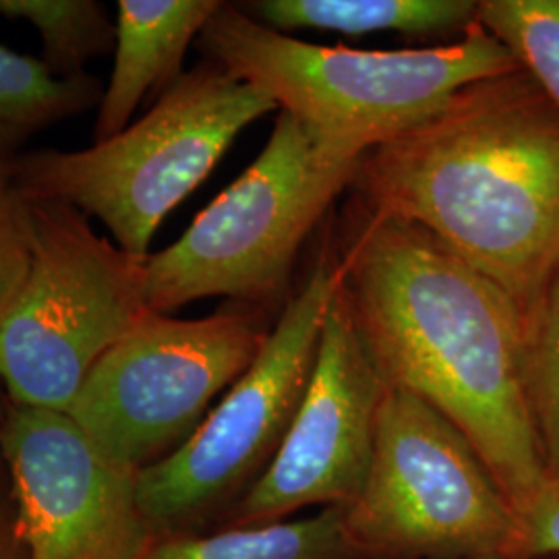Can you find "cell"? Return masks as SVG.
<instances>
[{"instance_id": "3", "label": "cell", "mask_w": 559, "mask_h": 559, "mask_svg": "<svg viewBox=\"0 0 559 559\" xmlns=\"http://www.w3.org/2000/svg\"><path fill=\"white\" fill-rule=\"evenodd\" d=\"M198 46L280 110L360 154L429 119L462 87L520 69L479 23L440 46L355 50L280 34L228 2L205 23Z\"/></svg>"}, {"instance_id": "11", "label": "cell", "mask_w": 559, "mask_h": 559, "mask_svg": "<svg viewBox=\"0 0 559 559\" xmlns=\"http://www.w3.org/2000/svg\"><path fill=\"white\" fill-rule=\"evenodd\" d=\"M388 392L390 383L336 288L311 378L278 454L222 526L272 524L309 508H348L369 475Z\"/></svg>"}, {"instance_id": "16", "label": "cell", "mask_w": 559, "mask_h": 559, "mask_svg": "<svg viewBox=\"0 0 559 559\" xmlns=\"http://www.w3.org/2000/svg\"><path fill=\"white\" fill-rule=\"evenodd\" d=\"M0 17L27 21L40 34L44 64L62 80L117 48V23L96 0H0Z\"/></svg>"}, {"instance_id": "24", "label": "cell", "mask_w": 559, "mask_h": 559, "mask_svg": "<svg viewBox=\"0 0 559 559\" xmlns=\"http://www.w3.org/2000/svg\"><path fill=\"white\" fill-rule=\"evenodd\" d=\"M480 559H506V558H480Z\"/></svg>"}, {"instance_id": "7", "label": "cell", "mask_w": 559, "mask_h": 559, "mask_svg": "<svg viewBox=\"0 0 559 559\" xmlns=\"http://www.w3.org/2000/svg\"><path fill=\"white\" fill-rule=\"evenodd\" d=\"M338 288L323 255L286 302L260 357L175 454L141 471V510L154 537L221 528L265 475L299 411Z\"/></svg>"}, {"instance_id": "12", "label": "cell", "mask_w": 559, "mask_h": 559, "mask_svg": "<svg viewBox=\"0 0 559 559\" xmlns=\"http://www.w3.org/2000/svg\"><path fill=\"white\" fill-rule=\"evenodd\" d=\"M221 0H119L110 83L94 127L96 143L119 135L152 94L179 80L189 46L221 9Z\"/></svg>"}, {"instance_id": "15", "label": "cell", "mask_w": 559, "mask_h": 559, "mask_svg": "<svg viewBox=\"0 0 559 559\" xmlns=\"http://www.w3.org/2000/svg\"><path fill=\"white\" fill-rule=\"evenodd\" d=\"M104 90L87 73L62 80L44 60L0 46V160H15L44 129L100 106Z\"/></svg>"}, {"instance_id": "6", "label": "cell", "mask_w": 559, "mask_h": 559, "mask_svg": "<svg viewBox=\"0 0 559 559\" xmlns=\"http://www.w3.org/2000/svg\"><path fill=\"white\" fill-rule=\"evenodd\" d=\"M25 200L32 263L0 320V383L11 404L69 413L94 365L150 313L143 260L80 210Z\"/></svg>"}, {"instance_id": "23", "label": "cell", "mask_w": 559, "mask_h": 559, "mask_svg": "<svg viewBox=\"0 0 559 559\" xmlns=\"http://www.w3.org/2000/svg\"><path fill=\"white\" fill-rule=\"evenodd\" d=\"M7 404H9V400H7V394H4V390H2V383H0V423H2V417H4Z\"/></svg>"}, {"instance_id": "8", "label": "cell", "mask_w": 559, "mask_h": 559, "mask_svg": "<svg viewBox=\"0 0 559 559\" xmlns=\"http://www.w3.org/2000/svg\"><path fill=\"white\" fill-rule=\"evenodd\" d=\"M344 514L367 559H519V512L475 445L400 388L383 400L369 475Z\"/></svg>"}, {"instance_id": "10", "label": "cell", "mask_w": 559, "mask_h": 559, "mask_svg": "<svg viewBox=\"0 0 559 559\" xmlns=\"http://www.w3.org/2000/svg\"><path fill=\"white\" fill-rule=\"evenodd\" d=\"M23 559H143L154 533L140 473L120 466L69 413L7 404L0 423Z\"/></svg>"}, {"instance_id": "9", "label": "cell", "mask_w": 559, "mask_h": 559, "mask_svg": "<svg viewBox=\"0 0 559 559\" xmlns=\"http://www.w3.org/2000/svg\"><path fill=\"white\" fill-rule=\"evenodd\" d=\"M272 313L226 302L201 320L150 311L102 357L69 415L119 462L141 473L175 454L260 357Z\"/></svg>"}, {"instance_id": "13", "label": "cell", "mask_w": 559, "mask_h": 559, "mask_svg": "<svg viewBox=\"0 0 559 559\" xmlns=\"http://www.w3.org/2000/svg\"><path fill=\"white\" fill-rule=\"evenodd\" d=\"M251 20L276 29H325L350 36L399 32L406 36L464 34L477 23L473 0H255L240 2Z\"/></svg>"}, {"instance_id": "17", "label": "cell", "mask_w": 559, "mask_h": 559, "mask_svg": "<svg viewBox=\"0 0 559 559\" xmlns=\"http://www.w3.org/2000/svg\"><path fill=\"white\" fill-rule=\"evenodd\" d=\"M522 385L547 475L559 480V265L522 318Z\"/></svg>"}, {"instance_id": "2", "label": "cell", "mask_w": 559, "mask_h": 559, "mask_svg": "<svg viewBox=\"0 0 559 559\" xmlns=\"http://www.w3.org/2000/svg\"><path fill=\"white\" fill-rule=\"evenodd\" d=\"M360 207L413 222L528 316L559 265V110L522 69L371 147Z\"/></svg>"}, {"instance_id": "18", "label": "cell", "mask_w": 559, "mask_h": 559, "mask_svg": "<svg viewBox=\"0 0 559 559\" xmlns=\"http://www.w3.org/2000/svg\"><path fill=\"white\" fill-rule=\"evenodd\" d=\"M477 23L559 110V0H483Z\"/></svg>"}, {"instance_id": "5", "label": "cell", "mask_w": 559, "mask_h": 559, "mask_svg": "<svg viewBox=\"0 0 559 559\" xmlns=\"http://www.w3.org/2000/svg\"><path fill=\"white\" fill-rule=\"evenodd\" d=\"M260 87L205 60L110 140L80 152L36 150L13 160V187L98 218L138 260L162 221L191 195L251 122L276 110Z\"/></svg>"}, {"instance_id": "14", "label": "cell", "mask_w": 559, "mask_h": 559, "mask_svg": "<svg viewBox=\"0 0 559 559\" xmlns=\"http://www.w3.org/2000/svg\"><path fill=\"white\" fill-rule=\"evenodd\" d=\"M143 559H367L346 526L344 508L260 526L156 537Z\"/></svg>"}, {"instance_id": "22", "label": "cell", "mask_w": 559, "mask_h": 559, "mask_svg": "<svg viewBox=\"0 0 559 559\" xmlns=\"http://www.w3.org/2000/svg\"><path fill=\"white\" fill-rule=\"evenodd\" d=\"M13 187V162L0 160V193Z\"/></svg>"}, {"instance_id": "1", "label": "cell", "mask_w": 559, "mask_h": 559, "mask_svg": "<svg viewBox=\"0 0 559 559\" xmlns=\"http://www.w3.org/2000/svg\"><path fill=\"white\" fill-rule=\"evenodd\" d=\"M338 288L390 388L452 420L520 512L547 468L522 385V316L413 222L359 210Z\"/></svg>"}, {"instance_id": "19", "label": "cell", "mask_w": 559, "mask_h": 559, "mask_svg": "<svg viewBox=\"0 0 559 559\" xmlns=\"http://www.w3.org/2000/svg\"><path fill=\"white\" fill-rule=\"evenodd\" d=\"M32 263L27 200L15 187L0 193V320L17 299Z\"/></svg>"}, {"instance_id": "21", "label": "cell", "mask_w": 559, "mask_h": 559, "mask_svg": "<svg viewBox=\"0 0 559 559\" xmlns=\"http://www.w3.org/2000/svg\"><path fill=\"white\" fill-rule=\"evenodd\" d=\"M0 559H23L17 531H15L13 500H11L9 477H7V466H4L2 454H0Z\"/></svg>"}, {"instance_id": "4", "label": "cell", "mask_w": 559, "mask_h": 559, "mask_svg": "<svg viewBox=\"0 0 559 559\" xmlns=\"http://www.w3.org/2000/svg\"><path fill=\"white\" fill-rule=\"evenodd\" d=\"M365 154L280 110L255 162L212 201L177 242L143 260L150 311L170 316L193 300L282 311L300 247Z\"/></svg>"}, {"instance_id": "20", "label": "cell", "mask_w": 559, "mask_h": 559, "mask_svg": "<svg viewBox=\"0 0 559 559\" xmlns=\"http://www.w3.org/2000/svg\"><path fill=\"white\" fill-rule=\"evenodd\" d=\"M519 519V559L559 556V480L547 477Z\"/></svg>"}]
</instances>
